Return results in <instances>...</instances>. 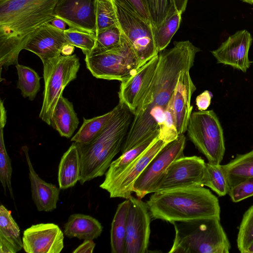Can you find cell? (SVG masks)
Segmentation results:
<instances>
[{
    "instance_id": "obj_1",
    "label": "cell",
    "mask_w": 253,
    "mask_h": 253,
    "mask_svg": "<svg viewBox=\"0 0 253 253\" xmlns=\"http://www.w3.org/2000/svg\"><path fill=\"white\" fill-rule=\"evenodd\" d=\"M199 51L200 48L190 41H185L174 42L172 48L160 52L155 76L133 113L129 130L122 147V154L159 131L180 72L190 70Z\"/></svg>"
},
{
    "instance_id": "obj_2",
    "label": "cell",
    "mask_w": 253,
    "mask_h": 253,
    "mask_svg": "<svg viewBox=\"0 0 253 253\" xmlns=\"http://www.w3.org/2000/svg\"><path fill=\"white\" fill-rule=\"evenodd\" d=\"M59 0H9L0 4V65L7 69L31 35L54 18Z\"/></svg>"
},
{
    "instance_id": "obj_3",
    "label": "cell",
    "mask_w": 253,
    "mask_h": 253,
    "mask_svg": "<svg viewBox=\"0 0 253 253\" xmlns=\"http://www.w3.org/2000/svg\"><path fill=\"white\" fill-rule=\"evenodd\" d=\"M119 104L117 113L92 141L87 143L75 142L80 156L79 182L82 185L105 174L113 159L121 151L133 113L125 105Z\"/></svg>"
},
{
    "instance_id": "obj_4",
    "label": "cell",
    "mask_w": 253,
    "mask_h": 253,
    "mask_svg": "<svg viewBox=\"0 0 253 253\" xmlns=\"http://www.w3.org/2000/svg\"><path fill=\"white\" fill-rule=\"evenodd\" d=\"M153 193L146 203L154 219L171 223L176 221L220 217L217 198L202 186Z\"/></svg>"
},
{
    "instance_id": "obj_5",
    "label": "cell",
    "mask_w": 253,
    "mask_h": 253,
    "mask_svg": "<svg viewBox=\"0 0 253 253\" xmlns=\"http://www.w3.org/2000/svg\"><path fill=\"white\" fill-rule=\"evenodd\" d=\"M220 220L212 217L172 222L175 236L169 253H229L230 243Z\"/></svg>"
},
{
    "instance_id": "obj_6",
    "label": "cell",
    "mask_w": 253,
    "mask_h": 253,
    "mask_svg": "<svg viewBox=\"0 0 253 253\" xmlns=\"http://www.w3.org/2000/svg\"><path fill=\"white\" fill-rule=\"evenodd\" d=\"M122 33L116 48L85 56L86 68L96 78L122 82L142 66L129 42Z\"/></svg>"
},
{
    "instance_id": "obj_7",
    "label": "cell",
    "mask_w": 253,
    "mask_h": 253,
    "mask_svg": "<svg viewBox=\"0 0 253 253\" xmlns=\"http://www.w3.org/2000/svg\"><path fill=\"white\" fill-rule=\"evenodd\" d=\"M186 131L190 140L208 163L220 164L225 151L223 130L213 110L192 113Z\"/></svg>"
},
{
    "instance_id": "obj_8",
    "label": "cell",
    "mask_w": 253,
    "mask_h": 253,
    "mask_svg": "<svg viewBox=\"0 0 253 253\" xmlns=\"http://www.w3.org/2000/svg\"><path fill=\"white\" fill-rule=\"evenodd\" d=\"M44 89L39 117L48 125L57 102L65 87L75 80L80 67L76 54L61 55L58 58L43 64Z\"/></svg>"
},
{
    "instance_id": "obj_9",
    "label": "cell",
    "mask_w": 253,
    "mask_h": 253,
    "mask_svg": "<svg viewBox=\"0 0 253 253\" xmlns=\"http://www.w3.org/2000/svg\"><path fill=\"white\" fill-rule=\"evenodd\" d=\"M112 1L120 28L142 66L159 54L154 39L153 26L137 14Z\"/></svg>"
},
{
    "instance_id": "obj_10",
    "label": "cell",
    "mask_w": 253,
    "mask_h": 253,
    "mask_svg": "<svg viewBox=\"0 0 253 253\" xmlns=\"http://www.w3.org/2000/svg\"><path fill=\"white\" fill-rule=\"evenodd\" d=\"M186 137L184 134L167 144L153 158L135 181L133 191L142 199L151 193L154 187L165 173L169 165L184 156Z\"/></svg>"
},
{
    "instance_id": "obj_11",
    "label": "cell",
    "mask_w": 253,
    "mask_h": 253,
    "mask_svg": "<svg viewBox=\"0 0 253 253\" xmlns=\"http://www.w3.org/2000/svg\"><path fill=\"white\" fill-rule=\"evenodd\" d=\"M206 163L200 157L183 156L173 161L156 184L152 193L203 186Z\"/></svg>"
},
{
    "instance_id": "obj_12",
    "label": "cell",
    "mask_w": 253,
    "mask_h": 253,
    "mask_svg": "<svg viewBox=\"0 0 253 253\" xmlns=\"http://www.w3.org/2000/svg\"><path fill=\"white\" fill-rule=\"evenodd\" d=\"M128 200L125 253H147L151 217L148 205L132 195Z\"/></svg>"
},
{
    "instance_id": "obj_13",
    "label": "cell",
    "mask_w": 253,
    "mask_h": 253,
    "mask_svg": "<svg viewBox=\"0 0 253 253\" xmlns=\"http://www.w3.org/2000/svg\"><path fill=\"white\" fill-rule=\"evenodd\" d=\"M169 143L158 137L152 144L122 174L102 189L111 198L129 199L131 196L135 181L157 153Z\"/></svg>"
},
{
    "instance_id": "obj_14",
    "label": "cell",
    "mask_w": 253,
    "mask_h": 253,
    "mask_svg": "<svg viewBox=\"0 0 253 253\" xmlns=\"http://www.w3.org/2000/svg\"><path fill=\"white\" fill-rule=\"evenodd\" d=\"M64 234L54 223H40L23 233V249L28 253H59L64 248Z\"/></svg>"
},
{
    "instance_id": "obj_15",
    "label": "cell",
    "mask_w": 253,
    "mask_h": 253,
    "mask_svg": "<svg viewBox=\"0 0 253 253\" xmlns=\"http://www.w3.org/2000/svg\"><path fill=\"white\" fill-rule=\"evenodd\" d=\"M67 44L69 43L64 31L57 29L50 23H46L31 35L24 49L38 56L43 65L58 58Z\"/></svg>"
},
{
    "instance_id": "obj_16",
    "label": "cell",
    "mask_w": 253,
    "mask_h": 253,
    "mask_svg": "<svg viewBox=\"0 0 253 253\" xmlns=\"http://www.w3.org/2000/svg\"><path fill=\"white\" fill-rule=\"evenodd\" d=\"M159 60L158 54L142 65L134 74L121 82L118 92L119 103L125 105L132 113L153 80Z\"/></svg>"
},
{
    "instance_id": "obj_17",
    "label": "cell",
    "mask_w": 253,
    "mask_h": 253,
    "mask_svg": "<svg viewBox=\"0 0 253 253\" xmlns=\"http://www.w3.org/2000/svg\"><path fill=\"white\" fill-rule=\"evenodd\" d=\"M96 6V0H59L53 15L69 27L95 33Z\"/></svg>"
},
{
    "instance_id": "obj_18",
    "label": "cell",
    "mask_w": 253,
    "mask_h": 253,
    "mask_svg": "<svg viewBox=\"0 0 253 253\" xmlns=\"http://www.w3.org/2000/svg\"><path fill=\"white\" fill-rule=\"evenodd\" d=\"M252 41L247 30L239 31L229 37L211 53L218 63L229 65L246 73L251 65L248 53Z\"/></svg>"
},
{
    "instance_id": "obj_19",
    "label": "cell",
    "mask_w": 253,
    "mask_h": 253,
    "mask_svg": "<svg viewBox=\"0 0 253 253\" xmlns=\"http://www.w3.org/2000/svg\"><path fill=\"white\" fill-rule=\"evenodd\" d=\"M190 70L182 71L173 91V109L176 129L179 135L187 130L189 119L192 113V96L196 87L190 75Z\"/></svg>"
},
{
    "instance_id": "obj_20",
    "label": "cell",
    "mask_w": 253,
    "mask_h": 253,
    "mask_svg": "<svg viewBox=\"0 0 253 253\" xmlns=\"http://www.w3.org/2000/svg\"><path fill=\"white\" fill-rule=\"evenodd\" d=\"M29 169L32 198L39 211H52L57 207L60 190L54 184L42 180L36 172L30 160L28 148L22 147Z\"/></svg>"
},
{
    "instance_id": "obj_21",
    "label": "cell",
    "mask_w": 253,
    "mask_h": 253,
    "mask_svg": "<svg viewBox=\"0 0 253 253\" xmlns=\"http://www.w3.org/2000/svg\"><path fill=\"white\" fill-rule=\"evenodd\" d=\"M158 136L159 131L153 133L112 161L105 174L104 180L100 185V187L102 188L109 184L122 174L152 144Z\"/></svg>"
},
{
    "instance_id": "obj_22",
    "label": "cell",
    "mask_w": 253,
    "mask_h": 253,
    "mask_svg": "<svg viewBox=\"0 0 253 253\" xmlns=\"http://www.w3.org/2000/svg\"><path fill=\"white\" fill-rule=\"evenodd\" d=\"M102 230V225L96 218L88 215L74 213L65 223L64 233L70 238L94 240L100 236Z\"/></svg>"
},
{
    "instance_id": "obj_23",
    "label": "cell",
    "mask_w": 253,
    "mask_h": 253,
    "mask_svg": "<svg viewBox=\"0 0 253 253\" xmlns=\"http://www.w3.org/2000/svg\"><path fill=\"white\" fill-rule=\"evenodd\" d=\"M23 248L20 228L11 212L0 207V253H16Z\"/></svg>"
},
{
    "instance_id": "obj_24",
    "label": "cell",
    "mask_w": 253,
    "mask_h": 253,
    "mask_svg": "<svg viewBox=\"0 0 253 253\" xmlns=\"http://www.w3.org/2000/svg\"><path fill=\"white\" fill-rule=\"evenodd\" d=\"M79 124L72 103L61 95L53 110L50 126L61 136L69 138L73 135Z\"/></svg>"
},
{
    "instance_id": "obj_25",
    "label": "cell",
    "mask_w": 253,
    "mask_h": 253,
    "mask_svg": "<svg viewBox=\"0 0 253 253\" xmlns=\"http://www.w3.org/2000/svg\"><path fill=\"white\" fill-rule=\"evenodd\" d=\"M81 176V159L78 147L73 142L62 156L58 166V182L60 189L73 187Z\"/></svg>"
},
{
    "instance_id": "obj_26",
    "label": "cell",
    "mask_w": 253,
    "mask_h": 253,
    "mask_svg": "<svg viewBox=\"0 0 253 253\" xmlns=\"http://www.w3.org/2000/svg\"><path fill=\"white\" fill-rule=\"evenodd\" d=\"M230 188L245 179L253 177V150L240 154L222 165Z\"/></svg>"
},
{
    "instance_id": "obj_27",
    "label": "cell",
    "mask_w": 253,
    "mask_h": 253,
    "mask_svg": "<svg viewBox=\"0 0 253 253\" xmlns=\"http://www.w3.org/2000/svg\"><path fill=\"white\" fill-rule=\"evenodd\" d=\"M129 205L128 199L120 204L114 216L110 231V244L112 253H125Z\"/></svg>"
},
{
    "instance_id": "obj_28",
    "label": "cell",
    "mask_w": 253,
    "mask_h": 253,
    "mask_svg": "<svg viewBox=\"0 0 253 253\" xmlns=\"http://www.w3.org/2000/svg\"><path fill=\"white\" fill-rule=\"evenodd\" d=\"M119 104L110 112L90 119L84 118V122L71 141L79 143H87L92 141L103 129L119 110Z\"/></svg>"
},
{
    "instance_id": "obj_29",
    "label": "cell",
    "mask_w": 253,
    "mask_h": 253,
    "mask_svg": "<svg viewBox=\"0 0 253 253\" xmlns=\"http://www.w3.org/2000/svg\"><path fill=\"white\" fill-rule=\"evenodd\" d=\"M15 66L18 76L17 87L24 97L33 100L40 89L41 78L35 70L29 67L18 64Z\"/></svg>"
},
{
    "instance_id": "obj_30",
    "label": "cell",
    "mask_w": 253,
    "mask_h": 253,
    "mask_svg": "<svg viewBox=\"0 0 253 253\" xmlns=\"http://www.w3.org/2000/svg\"><path fill=\"white\" fill-rule=\"evenodd\" d=\"M181 14L176 12L169 17L160 27L152 28L156 46L159 53L167 47L178 29Z\"/></svg>"
},
{
    "instance_id": "obj_31",
    "label": "cell",
    "mask_w": 253,
    "mask_h": 253,
    "mask_svg": "<svg viewBox=\"0 0 253 253\" xmlns=\"http://www.w3.org/2000/svg\"><path fill=\"white\" fill-rule=\"evenodd\" d=\"M204 185L210 188L220 197L228 193L230 187L222 165L206 163Z\"/></svg>"
},
{
    "instance_id": "obj_32",
    "label": "cell",
    "mask_w": 253,
    "mask_h": 253,
    "mask_svg": "<svg viewBox=\"0 0 253 253\" xmlns=\"http://www.w3.org/2000/svg\"><path fill=\"white\" fill-rule=\"evenodd\" d=\"M122 38V33L119 25L113 26L97 32L95 46L90 54L117 47L121 43Z\"/></svg>"
},
{
    "instance_id": "obj_33",
    "label": "cell",
    "mask_w": 253,
    "mask_h": 253,
    "mask_svg": "<svg viewBox=\"0 0 253 253\" xmlns=\"http://www.w3.org/2000/svg\"><path fill=\"white\" fill-rule=\"evenodd\" d=\"M64 35L69 44L80 48L85 56L90 54L95 44V33L69 27Z\"/></svg>"
},
{
    "instance_id": "obj_34",
    "label": "cell",
    "mask_w": 253,
    "mask_h": 253,
    "mask_svg": "<svg viewBox=\"0 0 253 253\" xmlns=\"http://www.w3.org/2000/svg\"><path fill=\"white\" fill-rule=\"evenodd\" d=\"M153 28L160 27L170 16L177 12L173 0H146Z\"/></svg>"
},
{
    "instance_id": "obj_35",
    "label": "cell",
    "mask_w": 253,
    "mask_h": 253,
    "mask_svg": "<svg viewBox=\"0 0 253 253\" xmlns=\"http://www.w3.org/2000/svg\"><path fill=\"white\" fill-rule=\"evenodd\" d=\"M119 25L112 0H96V31Z\"/></svg>"
},
{
    "instance_id": "obj_36",
    "label": "cell",
    "mask_w": 253,
    "mask_h": 253,
    "mask_svg": "<svg viewBox=\"0 0 253 253\" xmlns=\"http://www.w3.org/2000/svg\"><path fill=\"white\" fill-rule=\"evenodd\" d=\"M253 242V205L244 213L237 236V247L241 253H246Z\"/></svg>"
},
{
    "instance_id": "obj_37",
    "label": "cell",
    "mask_w": 253,
    "mask_h": 253,
    "mask_svg": "<svg viewBox=\"0 0 253 253\" xmlns=\"http://www.w3.org/2000/svg\"><path fill=\"white\" fill-rule=\"evenodd\" d=\"M4 127L0 126V180L4 191L8 188L10 195L13 199L11 186L12 169L11 159L8 155L4 141Z\"/></svg>"
},
{
    "instance_id": "obj_38",
    "label": "cell",
    "mask_w": 253,
    "mask_h": 253,
    "mask_svg": "<svg viewBox=\"0 0 253 253\" xmlns=\"http://www.w3.org/2000/svg\"><path fill=\"white\" fill-rule=\"evenodd\" d=\"M173 93L165 111L163 119L159 127V137L169 143L177 138L178 134L173 109Z\"/></svg>"
},
{
    "instance_id": "obj_39",
    "label": "cell",
    "mask_w": 253,
    "mask_h": 253,
    "mask_svg": "<svg viewBox=\"0 0 253 253\" xmlns=\"http://www.w3.org/2000/svg\"><path fill=\"white\" fill-rule=\"evenodd\" d=\"M228 195L234 203L253 196V177H251L230 188Z\"/></svg>"
},
{
    "instance_id": "obj_40",
    "label": "cell",
    "mask_w": 253,
    "mask_h": 253,
    "mask_svg": "<svg viewBox=\"0 0 253 253\" xmlns=\"http://www.w3.org/2000/svg\"><path fill=\"white\" fill-rule=\"evenodd\" d=\"M143 18L152 25L146 0H112Z\"/></svg>"
},
{
    "instance_id": "obj_41",
    "label": "cell",
    "mask_w": 253,
    "mask_h": 253,
    "mask_svg": "<svg viewBox=\"0 0 253 253\" xmlns=\"http://www.w3.org/2000/svg\"><path fill=\"white\" fill-rule=\"evenodd\" d=\"M212 97V93L209 90H205L196 98V104L199 111H205L209 108Z\"/></svg>"
},
{
    "instance_id": "obj_42",
    "label": "cell",
    "mask_w": 253,
    "mask_h": 253,
    "mask_svg": "<svg viewBox=\"0 0 253 253\" xmlns=\"http://www.w3.org/2000/svg\"><path fill=\"white\" fill-rule=\"evenodd\" d=\"M95 247V244L93 240H85L72 252L73 253H91Z\"/></svg>"
},
{
    "instance_id": "obj_43",
    "label": "cell",
    "mask_w": 253,
    "mask_h": 253,
    "mask_svg": "<svg viewBox=\"0 0 253 253\" xmlns=\"http://www.w3.org/2000/svg\"><path fill=\"white\" fill-rule=\"evenodd\" d=\"M177 12L182 14L185 10L188 0H173Z\"/></svg>"
},
{
    "instance_id": "obj_44",
    "label": "cell",
    "mask_w": 253,
    "mask_h": 253,
    "mask_svg": "<svg viewBox=\"0 0 253 253\" xmlns=\"http://www.w3.org/2000/svg\"><path fill=\"white\" fill-rule=\"evenodd\" d=\"M0 126L4 127L6 122V111L2 100H0Z\"/></svg>"
},
{
    "instance_id": "obj_45",
    "label": "cell",
    "mask_w": 253,
    "mask_h": 253,
    "mask_svg": "<svg viewBox=\"0 0 253 253\" xmlns=\"http://www.w3.org/2000/svg\"><path fill=\"white\" fill-rule=\"evenodd\" d=\"M50 23L53 26L60 30L65 31L66 29V23L60 18L54 17Z\"/></svg>"
},
{
    "instance_id": "obj_46",
    "label": "cell",
    "mask_w": 253,
    "mask_h": 253,
    "mask_svg": "<svg viewBox=\"0 0 253 253\" xmlns=\"http://www.w3.org/2000/svg\"><path fill=\"white\" fill-rule=\"evenodd\" d=\"M74 47L70 44H66L62 50L61 54L65 56L72 55L74 51Z\"/></svg>"
},
{
    "instance_id": "obj_47",
    "label": "cell",
    "mask_w": 253,
    "mask_h": 253,
    "mask_svg": "<svg viewBox=\"0 0 253 253\" xmlns=\"http://www.w3.org/2000/svg\"><path fill=\"white\" fill-rule=\"evenodd\" d=\"M246 253H253V242L247 249Z\"/></svg>"
},
{
    "instance_id": "obj_48",
    "label": "cell",
    "mask_w": 253,
    "mask_h": 253,
    "mask_svg": "<svg viewBox=\"0 0 253 253\" xmlns=\"http://www.w3.org/2000/svg\"><path fill=\"white\" fill-rule=\"evenodd\" d=\"M242 1L251 4H253V0H242Z\"/></svg>"
},
{
    "instance_id": "obj_49",
    "label": "cell",
    "mask_w": 253,
    "mask_h": 253,
    "mask_svg": "<svg viewBox=\"0 0 253 253\" xmlns=\"http://www.w3.org/2000/svg\"><path fill=\"white\" fill-rule=\"evenodd\" d=\"M9 0H0V4L3 3Z\"/></svg>"
}]
</instances>
